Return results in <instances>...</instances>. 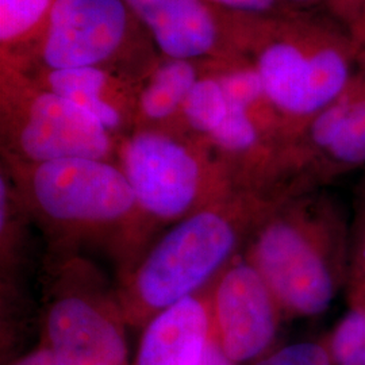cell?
Segmentation results:
<instances>
[{
    "instance_id": "3957f363",
    "label": "cell",
    "mask_w": 365,
    "mask_h": 365,
    "mask_svg": "<svg viewBox=\"0 0 365 365\" xmlns=\"http://www.w3.org/2000/svg\"><path fill=\"white\" fill-rule=\"evenodd\" d=\"M161 54L123 0H57L38 41L16 61L25 71L103 68L143 86Z\"/></svg>"
},
{
    "instance_id": "44dd1931",
    "label": "cell",
    "mask_w": 365,
    "mask_h": 365,
    "mask_svg": "<svg viewBox=\"0 0 365 365\" xmlns=\"http://www.w3.org/2000/svg\"><path fill=\"white\" fill-rule=\"evenodd\" d=\"M200 365H237L222 349L221 344L217 339L214 330H212V334L207 342V346H206V351H205Z\"/></svg>"
},
{
    "instance_id": "7402d4cb",
    "label": "cell",
    "mask_w": 365,
    "mask_h": 365,
    "mask_svg": "<svg viewBox=\"0 0 365 365\" xmlns=\"http://www.w3.org/2000/svg\"><path fill=\"white\" fill-rule=\"evenodd\" d=\"M13 365H57V363L52 351L48 346H43L34 352L29 353Z\"/></svg>"
},
{
    "instance_id": "7a4b0ae2",
    "label": "cell",
    "mask_w": 365,
    "mask_h": 365,
    "mask_svg": "<svg viewBox=\"0 0 365 365\" xmlns=\"http://www.w3.org/2000/svg\"><path fill=\"white\" fill-rule=\"evenodd\" d=\"M245 51L288 143L354 80L349 41L297 14L250 18Z\"/></svg>"
},
{
    "instance_id": "30bf717a",
    "label": "cell",
    "mask_w": 365,
    "mask_h": 365,
    "mask_svg": "<svg viewBox=\"0 0 365 365\" xmlns=\"http://www.w3.org/2000/svg\"><path fill=\"white\" fill-rule=\"evenodd\" d=\"M280 304L250 261L233 264L215 289L212 324L222 349L235 364L259 360L274 344Z\"/></svg>"
},
{
    "instance_id": "2e32d148",
    "label": "cell",
    "mask_w": 365,
    "mask_h": 365,
    "mask_svg": "<svg viewBox=\"0 0 365 365\" xmlns=\"http://www.w3.org/2000/svg\"><path fill=\"white\" fill-rule=\"evenodd\" d=\"M229 111V101L221 80L210 68L209 61L203 75L188 93L182 115L192 130L210 137L220 128Z\"/></svg>"
},
{
    "instance_id": "277c9868",
    "label": "cell",
    "mask_w": 365,
    "mask_h": 365,
    "mask_svg": "<svg viewBox=\"0 0 365 365\" xmlns=\"http://www.w3.org/2000/svg\"><path fill=\"white\" fill-rule=\"evenodd\" d=\"M1 122L14 155L30 165L66 158L106 160L111 133L88 111L0 61Z\"/></svg>"
},
{
    "instance_id": "e0dca14e",
    "label": "cell",
    "mask_w": 365,
    "mask_h": 365,
    "mask_svg": "<svg viewBox=\"0 0 365 365\" xmlns=\"http://www.w3.org/2000/svg\"><path fill=\"white\" fill-rule=\"evenodd\" d=\"M325 342L333 365H365V310L351 307Z\"/></svg>"
},
{
    "instance_id": "ffe728a7",
    "label": "cell",
    "mask_w": 365,
    "mask_h": 365,
    "mask_svg": "<svg viewBox=\"0 0 365 365\" xmlns=\"http://www.w3.org/2000/svg\"><path fill=\"white\" fill-rule=\"evenodd\" d=\"M218 10L248 18H280L292 14L286 0H206Z\"/></svg>"
},
{
    "instance_id": "52a82bcc",
    "label": "cell",
    "mask_w": 365,
    "mask_h": 365,
    "mask_svg": "<svg viewBox=\"0 0 365 365\" xmlns=\"http://www.w3.org/2000/svg\"><path fill=\"white\" fill-rule=\"evenodd\" d=\"M161 56L230 61L245 54L247 16L225 13L206 0H123Z\"/></svg>"
},
{
    "instance_id": "5bb4252c",
    "label": "cell",
    "mask_w": 365,
    "mask_h": 365,
    "mask_svg": "<svg viewBox=\"0 0 365 365\" xmlns=\"http://www.w3.org/2000/svg\"><path fill=\"white\" fill-rule=\"evenodd\" d=\"M206 63L161 56L138 91L135 115L157 123L182 114V105L203 75Z\"/></svg>"
},
{
    "instance_id": "9a60e30c",
    "label": "cell",
    "mask_w": 365,
    "mask_h": 365,
    "mask_svg": "<svg viewBox=\"0 0 365 365\" xmlns=\"http://www.w3.org/2000/svg\"><path fill=\"white\" fill-rule=\"evenodd\" d=\"M57 0H0V60L16 61L38 41Z\"/></svg>"
},
{
    "instance_id": "6da1fadb",
    "label": "cell",
    "mask_w": 365,
    "mask_h": 365,
    "mask_svg": "<svg viewBox=\"0 0 365 365\" xmlns=\"http://www.w3.org/2000/svg\"><path fill=\"white\" fill-rule=\"evenodd\" d=\"M351 229L339 202L314 195L261 225L248 260L282 310L297 317L325 313L346 284Z\"/></svg>"
},
{
    "instance_id": "8992f818",
    "label": "cell",
    "mask_w": 365,
    "mask_h": 365,
    "mask_svg": "<svg viewBox=\"0 0 365 365\" xmlns=\"http://www.w3.org/2000/svg\"><path fill=\"white\" fill-rule=\"evenodd\" d=\"M30 167L33 196L56 221L113 222L137 205L125 172L107 160L66 158Z\"/></svg>"
},
{
    "instance_id": "5b68a950",
    "label": "cell",
    "mask_w": 365,
    "mask_h": 365,
    "mask_svg": "<svg viewBox=\"0 0 365 365\" xmlns=\"http://www.w3.org/2000/svg\"><path fill=\"white\" fill-rule=\"evenodd\" d=\"M238 242L235 221L222 212L200 211L178 223L148 255L135 291L145 307L164 309L192 297L229 260Z\"/></svg>"
},
{
    "instance_id": "d6986e66",
    "label": "cell",
    "mask_w": 365,
    "mask_h": 365,
    "mask_svg": "<svg viewBox=\"0 0 365 365\" xmlns=\"http://www.w3.org/2000/svg\"><path fill=\"white\" fill-rule=\"evenodd\" d=\"M256 365H333L325 339L300 341L267 353Z\"/></svg>"
},
{
    "instance_id": "603a6c76",
    "label": "cell",
    "mask_w": 365,
    "mask_h": 365,
    "mask_svg": "<svg viewBox=\"0 0 365 365\" xmlns=\"http://www.w3.org/2000/svg\"><path fill=\"white\" fill-rule=\"evenodd\" d=\"M288 4L294 9V7H307V6H314L321 3L322 0H286Z\"/></svg>"
},
{
    "instance_id": "9c48e42d",
    "label": "cell",
    "mask_w": 365,
    "mask_h": 365,
    "mask_svg": "<svg viewBox=\"0 0 365 365\" xmlns=\"http://www.w3.org/2000/svg\"><path fill=\"white\" fill-rule=\"evenodd\" d=\"M288 163L303 170L312 188L365 164V76L327 106L288 144Z\"/></svg>"
},
{
    "instance_id": "ba28073f",
    "label": "cell",
    "mask_w": 365,
    "mask_h": 365,
    "mask_svg": "<svg viewBox=\"0 0 365 365\" xmlns=\"http://www.w3.org/2000/svg\"><path fill=\"white\" fill-rule=\"evenodd\" d=\"M120 161L137 205L158 218L180 217L200 191V158L164 131H135L122 144Z\"/></svg>"
},
{
    "instance_id": "4fadbf2b",
    "label": "cell",
    "mask_w": 365,
    "mask_h": 365,
    "mask_svg": "<svg viewBox=\"0 0 365 365\" xmlns=\"http://www.w3.org/2000/svg\"><path fill=\"white\" fill-rule=\"evenodd\" d=\"M214 324L202 300L188 297L149 322L135 365H200Z\"/></svg>"
},
{
    "instance_id": "8fae6325",
    "label": "cell",
    "mask_w": 365,
    "mask_h": 365,
    "mask_svg": "<svg viewBox=\"0 0 365 365\" xmlns=\"http://www.w3.org/2000/svg\"><path fill=\"white\" fill-rule=\"evenodd\" d=\"M46 333L57 365H126L128 361L120 327L83 298L57 300L48 314Z\"/></svg>"
},
{
    "instance_id": "7c38bea8",
    "label": "cell",
    "mask_w": 365,
    "mask_h": 365,
    "mask_svg": "<svg viewBox=\"0 0 365 365\" xmlns=\"http://www.w3.org/2000/svg\"><path fill=\"white\" fill-rule=\"evenodd\" d=\"M26 72L45 88L88 111L111 134L135 115L141 87L113 71L87 66Z\"/></svg>"
},
{
    "instance_id": "ac0fdd59",
    "label": "cell",
    "mask_w": 365,
    "mask_h": 365,
    "mask_svg": "<svg viewBox=\"0 0 365 365\" xmlns=\"http://www.w3.org/2000/svg\"><path fill=\"white\" fill-rule=\"evenodd\" d=\"M345 286L351 307L365 310V180L359 188L351 227L349 265Z\"/></svg>"
}]
</instances>
